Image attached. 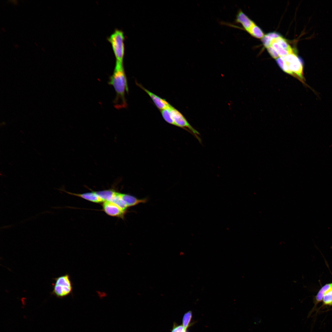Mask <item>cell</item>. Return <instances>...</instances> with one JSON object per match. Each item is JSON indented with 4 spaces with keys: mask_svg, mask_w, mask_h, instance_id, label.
I'll return each instance as SVG.
<instances>
[{
    "mask_svg": "<svg viewBox=\"0 0 332 332\" xmlns=\"http://www.w3.org/2000/svg\"><path fill=\"white\" fill-rule=\"evenodd\" d=\"M120 195L128 207L134 206L140 203H144L147 201V199H138L127 194L120 193Z\"/></svg>",
    "mask_w": 332,
    "mask_h": 332,
    "instance_id": "obj_10",
    "label": "cell"
},
{
    "mask_svg": "<svg viewBox=\"0 0 332 332\" xmlns=\"http://www.w3.org/2000/svg\"><path fill=\"white\" fill-rule=\"evenodd\" d=\"M192 312L189 311L185 314L183 320V326L186 330L188 327L192 318Z\"/></svg>",
    "mask_w": 332,
    "mask_h": 332,
    "instance_id": "obj_18",
    "label": "cell"
},
{
    "mask_svg": "<svg viewBox=\"0 0 332 332\" xmlns=\"http://www.w3.org/2000/svg\"><path fill=\"white\" fill-rule=\"evenodd\" d=\"M332 289V283L326 285L320 290L316 297L318 302L321 301L325 294Z\"/></svg>",
    "mask_w": 332,
    "mask_h": 332,
    "instance_id": "obj_17",
    "label": "cell"
},
{
    "mask_svg": "<svg viewBox=\"0 0 332 332\" xmlns=\"http://www.w3.org/2000/svg\"><path fill=\"white\" fill-rule=\"evenodd\" d=\"M274 39L272 41L271 45L276 50L279 57H283L290 53H292L280 46L274 40Z\"/></svg>",
    "mask_w": 332,
    "mask_h": 332,
    "instance_id": "obj_15",
    "label": "cell"
},
{
    "mask_svg": "<svg viewBox=\"0 0 332 332\" xmlns=\"http://www.w3.org/2000/svg\"><path fill=\"white\" fill-rule=\"evenodd\" d=\"M116 58V62L123 64L124 52V36L121 30L116 29L108 38Z\"/></svg>",
    "mask_w": 332,
    "mask_h": 332,
    "instance_id": "obj_4",
    "label": "cell"
},
{
    "mask_svg": "<svg viewBox=\"0 0 332 332\" xmlns=\"http://www.w3.org/2000/svg\"><path fill=\"white\" fill-rule=\"evenodd\" d=\"M186 330L183 326L180 325L174 328L172 332H186Z\"/></svg>",
    "mask_w": 332,
    "mask_h": 332,
    "instance_id": "obj_22",
    "label": "cell"
},
{
    "mask_svg": "<svg viewBox=\"0 0 332 332\" xmlns=\"http://www.w3.org/2000/svg\"><path fill=\"white\" fill-rule=\"evenodd\" d=\"M123 64L116 62L113 73L108 82L109 84L113 86L116 92L114 103L117 109L125 108L127 105L125 94L126 92H128V87Z\"/></svg>",
    "mask_w": 332,
    "mask_h": 332,
    "instance_id": "obj_1",
    "label": "cell"
},
{
    "mask_svg": "<svg viewBox=\"0 0 332 332\" xmlns=\"http://www.w3.org/2000/svg\"><path fill=\"white\" fill-rule=\"evenodd\" d=\"M274 40L281 47L287 50L290 52L293 53V50L290 46L288 44L285 39L281 36L275 39Z\"/></svg>",
    "mask_w": 332,
    "mask_h": 332,
    "instance_id": "obj_14",
    "label": "cell"
},
{
    "mask_svg": "<svg viewBox=\"0 0 332 332\" xmlns=\"http://www.w3.org/2000/svg\"><path fill=\"white\" fill-rule=\"evenodd\" d=\"M53 279L55 282L53 284L52 294L57 298H63L72 293L73 283L68 274L60 276Z\"/></svg>",
    "mask_w": 332,
    "mask_h": 332,
    "instance_id": "obj_3",
    "label": "cell"
},
{
    "mask_svg": "<svg viewBox=\"0 0 332 332\" xmlns=\"http://www.w3.org/2000/svg\"><path fill=\"white\" fill-rule=\"evenodd\" d=\"M274 39L267 34L262 38V41L264 46L267 48L271 45Z\"/></svg>",
    "mask_w": 332,
    "mask_h": 332,
    "instance_id": "obj_20",
    "label": "cell"
},
{
    "mask_svg": "<svg viewBox=\"0 0 332 332\" xmlns=\"http://www.w3.org/2000/svg\"><path fill=\"white\" fill-rule=\"evenodd\" d=\"M137 85L143 89L151 98L157 108L161 110L169 108L171 105L164 99H162L150 92L141 85L137 83Z\"/></svg>",
    "mask_w": 332,
    "mask_h": 332,
    "instance_id": "obj_7",
    "label": "cell"
},
{
    "mask_svg": "<svg viewBox=\"0 0 332 332\" xmlns=\"http://www.w3.org/2000/svg\"><path fill=\"white\" fill-rule=\"evenodd\" d=\"M323 301L325 305H332V289L325 294L324 296Z\"/></svg>",
    "mask_w": 332,
    "mask_h": 332,
    "instance_id": "obj_19",
    "label": "cell"
},
{
    "mask_svg": "<svg viewBox=\"0 0 332 332\" xmlns=\"http://www.w3.org/2000/svg\"><path fill=\"white\" fill-rule=\"evenodd\" d=\"M58 190L65 192L67 193L74 196H78L86 200L95 203H103L104 201L97 194L96 192H85L81 194H77L71 193L65 191L62 188L57 189Z\"/></svg>",
    "mask_w": 332,
    "mask_h": 332,
    "instance_id": "obj_8",
    "label": "cell"
},
{
    "mask_svg": "<svg viewBox=\"0 0 332 332\" xmlns=\"http://www.w3.org/2000/svg\"><path fill=\"white\" fill-rule=\"evenodd\" d=\"M162 116L165 120L168 123L175 125V124L171 113L169 108L161 110Z\"/></svg>",
    "mask_w": 332,
    "mask_h": 332,
    "instance_id": "obj_16",
    "label": "cell"
},
{
    "mask_svg": "<svg viewBox=\"0 0 332 332\" xmlns=\"http://www.w3.org/2000/svg\"><path fill=\"white\" fill-rule=\"evenodd\" d=\"M267 49L269 53L273 58L276 59L279 57L276 50L271 45Z\"/></svg>",
    "mask_w": 332,
    "mask_h": 332,
    "instance_id": "obj_21",
    "label": "cell"
},
{
    "mask_svg": "<svg viewBox=\"0 0 332 332\" xmlns=\"http://www.w3.org/2000/svg\"><path fill=\"white\" fill-rule=\"evenodd\" d=\"M280 68L285 72L298 79L303 84L310 88L306 83L302 61L294 52L276 59Z\"/></svg>",
    "mask_w": 332,
    "mask_h": 332,
    "instance_id": "obj_2",
    "label": "cell"
},
{
    "mask_svg": "<svg viewBox=\"0 0 332 332\" xmlns=\"http://www.w3.org/2000/svg\"><path fill=\"white\" fill-rule=\"evenodd\" d=\"M235 22L236 23L241 24L247 32L255 24L241 10L238 11L236 14Z\"/></svg>",
    "mask_w": 332,
    "mask_h": 332,
    "instance_id": "obj_9",
    "label": "cell"
},
{
    "mask_svg": "<svg viewBox=\"0 0 332 332\" xmlns=\"http://www.w3.org/2000/svg\"><path fill=\"white\" fill-rule=\"evenodd\" d=\"M109 201L115 204L123 211H126L128 207L121 197L120 193L116 192L113 196Z\"/></svg>",
    "mask_w": 332,
    "mask_h": 332,
    "instance_id": "obj_12",
    "label": "cell"
},
{
    "mask_svg": "<svg viewBox=\"0 0 332 332\" xmlns=\"http://www.w3.org/2000/svg\"><path fill=\"white\" fill-rule=\"evenodd\" d=\"M169 109L175 126L182 128H188L200 141L201 140L199 137V133L191 126L182 114L172 106L169 108Z\"/></svg>",
    "mask_w": 332,
    "mask_h": 332,
    "instance_id": "obj_5",
    "label": "cell"
},
{
    "mask_svg": "<svg viewBox=\"0 0 332 332\" xmlns=\"http://www.w3.org/2000/svg\"><path fill=\"white\" fill-rule=\"evenodd\" d=\"M102 208L107 214L113 217L123 218L126 212L115 204L109 201L104 202Z\"/></svg>",
    "mask_w": 332,
    "mask_h": 332,
    "instance_id": "obj_6",
    "label": "cell"
},
{
    "mask_svg": "<svg viewBox=\"0 0 332 332\" xmlns=\"http://www.w3.org/2000/svg\"><path fill=\"white\" fill-rule=\"evenodd\" d=\"M247 32L254 37L258 38H262L264 36L261 29L255 24Z\"/></svg>",
    "mask_w": 332,
    "mask_h": 332,
    "instance_id": "obj_13",
    "label": "cell"
},
{
    "mask_svg": "<svg viewBox=\"0 0 332 332\" xmlns=\"http://www.w3.org/2000/svg\"><path fill=\"white\" fill-rule=\"evenodd\" d=\"M116 192L113 189H108L96 192L104 202L110 201Z\"/></svg>",
    "mask_w": 332,
    "mask_h": 332,
    "instance_id": "obj_11",
    "label": "cell"
}]
</instances>
